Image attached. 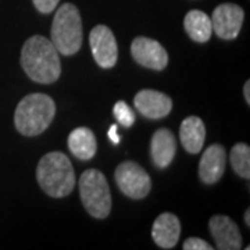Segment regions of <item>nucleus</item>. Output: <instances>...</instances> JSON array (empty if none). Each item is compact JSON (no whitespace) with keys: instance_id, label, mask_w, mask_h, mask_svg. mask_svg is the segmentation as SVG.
Returning <instances> with one entry per match:
<instances>
[{"instance_id":"24","label":"nucleus","mask_w":250,"mask_h":250,"mask_svg":"<svg viewBox=\"0 0 250 250\" xmlns=\"http://www.w3.org/2000/svg\"><path fill=\"white\" fill-rule=\"evenodd\" d=\"M243 220H245V223L248 227H250V210L248 208L246 211H245V215H243Z\"/></svg>"},{"instance_id":"11","label":"nucleus","mask_w":250,"mask_h":250,"mask_svg":"<svg viewBox=\"0 0 250 250\" xmlns=\"http://www.w3.org/2000/svg\"><path fill=\"white\" fill-rule=\"evenodd\" d=\"M208 228L220 250H239L242 248L241 231L229 217L221 214L211 217Z\"/></svg>"},{"instance_id":"19","label":"nucleus","mask_w":250,"mask_h":250,"mask_svg":"<svg viewBox=\"0 0 250 250\" xmlns=\"http://www.w3.org/2000/svg\"><path fill=\"white\" fill-rule=\"evenodd\" d=\"M113 113H114V117H116L117 121L123 125V126H125V128H129V126L134 125V111H132V108L125 103L124 100L117 102L116 104H114V108H113Z\"/></svg>"},{"instance_id":"15","label":"nucleus","mask_w":250,"mask_h":250,"mask_svg":"<svg viewBox=\"0 0 250 250\" xmlns=\"http://www.w3.org/2000/svg\"><path fill=\"white\" fill-rule=\"evenodd\" d=\"M179 139L187 152L190 154L200 153L206 139V128L203 121L195 116L185 118L179 128Z\"/></svg>"},{"instance_id":"5","label":"nucleus","mask_w":250,"mask_h":250,"mask_svg":"<svg viewBox=\"0 0 250 250\" xmlns=\"http://www.w3.org/2000/svg\"><path fill=\"white\" fill-rule=\"evenodd\" d=\"M81 200L92 217L103 220L111 211V193L106 177L99 170H86L80 178Z\"/></svg>"},{"instance_id":"8","label":"nucleus","mask_w":250,"mask_h":250,"mask_svg":"<svg viewBox=\"0 0 250 250\" xmlns=\"http://www.w3.org/2000/svg\"><path fill=\"white\" fill-rule=\"evenodd\" d=\"M89 43L95 62L102 68L114 67L118 59V46L111 29L106 25H96L89 35Z\"/></svg>"},{"instance_id":"13","label":"nucleus","mask_w":250,"mask_h":250,"mask_svg":"<svg viewBox=\"0 0 250 250\" xmlns=\"http://www.w3.org/2000/svg\"><path fill=\"white\" fill-rule=\"evenodd\" d=\"M181 223L172 213H163L153 223L152 238L161 249H172L178 243Z\"/></svg>"},{"instance_id":"3","label":"nucleus","mask_w":250,"mask_h":250,"mask_svg":"<svg viewBox=\"0 0 250 250\" xmlns=\"http://www.w3.org/2000/svg\"><path fill=\"white\" fill-rule=\"evenodd\" d=\"M56 114L54 100L45 93H31L18 103L14 124L24 136H36L45 132Z\"/></svg>"},{"instance_id":"20","label":"nucleus","mask_w":250,"mask_h":250,"mask_svg":"<svg viewBox=\"0 0 250 250\" xmlns=\"http://www.w3.org/2000/svg\"><path fill=\"white\" fill-rule=\"evenodd\" d=\"M184 250H213V246L200 238H189L182 245Z\"/></svg>"},{"instance_id":"17","label":"nucleus","mask_w":250,"mask_h":250,"mask_svg":"<svg viewBox=\"0 0 250 250\" xmlns=\"http://www.w3.org/2000/svg\"><path fill=\"white\" fill-rule=\"evenodd\" d=\"M184 27L188 35L190 36V39L197 43H205L211 38V32H213L211 18L205 11L190 10L185 16Z\"/></svg>"},{"instance_id":"7","label":"nucleus","mask_w":250,"mask_h":250,"mask_svg":"<svg viewBox=\"0 0 250 250\" xmlns=\"http://www.w3.org/2000/svg\"><path fill=\"white\" fill-rule=\"evenodd\" d=\"M245 20V11L241 6L233 3H224L217 6L211 17L213 31L224 41L235 39L241 32Z\"/></svg>"},{"instance_id":"10","label":"nucleus","mask_w":250,"mask_h":250,"mask_svg":"<svg viewBox=\"0 0 250 250\" xmlns=\"http://www.w3.org/2000/svg\"><path fill=\"white\" fill-rule=\"evenodd\" d=\"M136 110L149 120H160L170 114L172 100L166 93L153 89H143L134 99Z\"/></svg>"},{"instance_id":"9","label":"nucleus","mask_w":250,"mask_h":250,"mask_svg":"<svg viewBox=\"0 0 250 250\" xmlns=\"http://www.w3.org/2000/svg\"><path fill=\"white\" fill-rule=\"evenodd\" d=\"M131 53L139 65L161 71L168 64V53L163 46L150 38L138 36L131 45Z\"/></svg>"},{"instance_id":"2","label":"nucleus","mask_w":250,"mask_h":250,"mask_svg":"<svg viewBox=\"0 0 250 250\" xmlns=\"http://www.w3.org/2000/svg\"><path fill=\"white\" fill-rule=\"evenodd\" d=\"M36 178L39 187L49 196H68L75 188V172L70 159L62 152L45 154L36 168Z\"/></svg>"},{"instance_id":"4","label":"nucleus","mask_w":250,"mask_h":250,"mask_svg":"<svg viewBox=\"0 0 250 250\" xmlns=\"http://www.w3.org/2000/svg\"><path fill=\"white\" fill-rule=\"evenodd\" d=\"M52 43L59 53L74 56L82 46V21L72 3L62 4L52 24Z\"/></svg>"},{"instance_id":"16","label":"nucleus","mask_w":250,"mask_h":250,"mask_svg":"<svg viewBox=\"0 0 250 250\" xmlns=\"http://www.w3.org/2000/svg\"><path fill=\"white\" fill-rule=\"evenodd\" d=\"M68 149L80 160H90L96 154V136L86 126L74 129L68 136Z\"/></svg>"},{"instance_id":"12","label":"nucleus","mask_w":250,"mask_h":250,"mask_svg":"<svg viewBox=\"0 0 250 250\" xmlns=\"http://www.w3.org/2000/svg\"><path fill=\"white\" fill-rule=\"evenodd\" d=\"M227 164V153L221 145L214 143L208 146L203 153L199 163V177L200 179L211 185L223 178L224 171Z\"/></svg>"},{"instance_id":"22","label":"nucleus","mask_w":250,"mask_h":250,"mask_svg":"<svg viewBox=\"0 0 250 250\" xmlns=\"http://www.w3.org/2000/svg\"><path fill=\"white\" fill-rule=\"evenodd\" d=\"M108 139L114 145H118L120 143V135H118V131H117V125H111L110 129H108Z\"/></svg>"},{"instance_id":"6","label":"nucleus","mask_w":250,"mask_h":250,"mask_svg":"<svg viewBox=\"0 0 250 250\" xmlns=\"http://www.w3.org/2000/svg\"><path fill=\"white\" fill-rule=\"evenodd\" d=\"M116 182L120 190L131 199H143L152 189V179L142 167L134 161H124L116 168Z\"/></svg>"},{"instance_id":"23","label":"nucleus","mask_w":250,"mask_h":250,"mask_svg":"<svg viewBox=\"0 0 250 250\" xmlns=\"http://www.w3.org/2000/svg\"><path fill=\"white\" fill-rule=\"evenodd\" d=\"M243 96H245L246 103L250 104V81H246V83L243 86Z\"/></svg>"},{"instance_id":"21","label":"nucleus","mask_w":250,"mask_h":250,"mask_svg":"<svg viewBox=\"0 0 250 250\" xmlns=\"http://www.w3.org/2000/svg\"><path fill=\"white\" fill-rule=\"evenodd\" d=\"M32 1H34V6L38 11H41L43 14H49L56 10L60 0H32Z\"/></svg>"},{"instance_id":"1","label":"nucleus","mask_w":250,"mask_h":250,"mask_svg":"<svg viewBox=\"0 0 250 250\" xmlns=\"http://www.w3.org/2000/svg\"><path fill=\"white\" fill-rule=\"evenodd\" d=\"M21 65L32 81L38 83H53L60 78L62 64L59 52L47 38H29L21 50Z\"/></svg>"},{"instance_id":"18","label":"nucleus","mask_w":250,"mask_h":250,"mask_svg":"<svg viewBox=\"0 0 250 250\" xmlns=\"http://www.w3.org/2000/svg\"><path fill=\"white\" fill-rule=\"evenodd\" d=\"M229 160L233 171L245 179L250 177V147L246 143H236L231 150Z\"/></svg>"},{"instance_id":"14","label":"nucleus","mask_w":250,"mask_h":250,"mask_svg":"<svg viewBox=\"0 0 250 250\" xmlns=\"http://www.w3.org/2000/svg\"><path fill=\"white\" fill-rule=\"evenodd\" d=\"M177 153V139L174 134L167 128L157 129L152 136L150 143V154L156 167L166 168L174 160Z\"/></svg>"}]
</instances>
